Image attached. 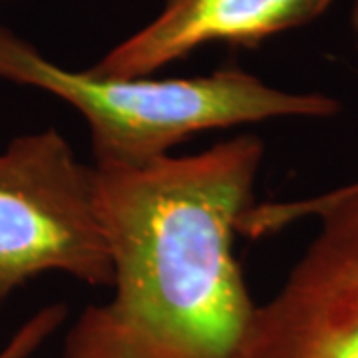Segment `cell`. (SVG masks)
<instances>
[{
  "instance_id": "1",
  "label": "cell",
  "mask_w": 358,
  "mask_h": 358,
  "mask_svg": "<svg viewBox=\"0 0 358 358\" xmlns=\"http://www.w3.org/2000/svg\"><path fill=\"white\" fill-rule=\"evenodd\" d=\"M265 143L241 134L143 166L96 164L114 294L88 305L62 358H237L257 303L235 255Z\"/></svg>"
},
{
  "instance_id": "2",
  "label": "cell",
  "mask_w": 358,
  "mask_h": 358,
  "mask_svg": "<svg viewBox=\"0 0 358 358\" xmlns=\"http://www.w3.org/2000/svg\"><path fill=\"white\" fill-rule=\"evenodd\" d=\"M0 80L48 92L86 120L96 164L143 166L201 131L277 117H331L319 92H289L227 66L205 76L117 78L68 70L0 24Z\"/></svg>"
},
{
  "instance_id": "3",
  "label": "cell",
  "mask_w": 358,
  "mask_h": 358,
  "mask_svg": "<svg viewBox=\"0 0 358 358\" xmlns=\"http://www.w3.org/2000/svg\"><path fill=\"white\" fill-rule=\"evenodd\" d=\"M44 273L112 287V247L96 167L56 128L0 152V307Z\"/></svg>"
},
{
  "instance_id": "4",
  "label": "cell",
  "mask_w": 358,
  "mask_h": 358,
  "mask_svg": "<svg viewBox=\"0 0 358 358\" xmlns=\"http://www.w3.org/2000/svg\"><path fill=\"white\" fill-rule=\"evenodd\" d=\"M303 217L319 219V231L279 291L257 305L237 358H358V181L255 203L239 233L265 237Z\"/></svg>"
},
{
  "instance_id": "5",
  "label": "cell",
  "mask_w": 358,
  "mask_h": 358,
  "mask_svg": "<svg viewBox=\"0 0 358 358\" xmlns=\"http://www.w3.org/2000/svg\"><path fill=\"white\" fill-rule=\"evenodd\" d=\"M333 0H164L152 22L115 44L90 70L102 76L140 78L207 44L253 48L301 28Z\"/></svg>"
},
{
  "instance_id": "6",
  "label": "cell",
  "mask_w": 358,
  "mask_h": 358,
  "mask_svg": "<svg viewBox=\"0 0 358 358\" xmlns=\"http://www.w3.org/2000/svg\"><path fill=\"white\" fill-rule=\"evenodd\" d=\"M68 308L64 303L46 305L36 310L0 348V358H32L44 343L64 324Z\"/></svg>"
},
{
  "instance_id": "7",
  "label": "cell",
  "mask_w": 358,
  "mask_h": 358,
  "mask_svg": "<svg viewBox=\"0 0 358 358\" xmlns=\"http://www.w3.org/2000/svg\"><path fill=\"white\" fill-rule=\"evenodd\" d=\"M350 26H352V32L357 36L358 42V0H352V8H350Z\"/></svg>"
}]
</instances>
